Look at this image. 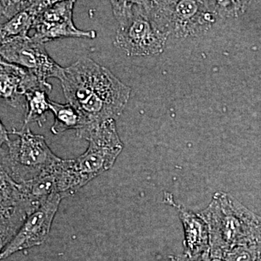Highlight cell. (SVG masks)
Returning <instances> with one entry per match:
<instances>
[{
	"mask_svg": "<svg viewBox=\"0 0 261 261\" xmlns=\"http://www.w3.org/2000/svg\"><path fill=\"white\" fill-rule=\"evenodd\" d=\"M60 81L65 99L88 123L80 138L103 122L116 120L132 92L111 70L87 57L64 68Z\"/></svg>",
	"mask_w": 261,
	"mask_h": 261,
	"instance_id": "1",
	"label": "cell"
},
{
	"mask_svg": "<svg viewBox=\"0 0 261 261\" xmlns=\"http://www.w3.org/2000/svg\"><path fill=\"white\" fill-rule=\"evenodd\" d=\"M210 235L211 258L224 259L232 249L261 242V216L226 192H216L200 212Z\"/></svg>",
	"mask_w": 261,
	"mask_h": 261,
	"instance_id": "2",
	"label": "cell"
},
{
	"mask_svg": "<svg viewBox=\"0 0 261 261\" xmlns=\"http://www.w3.org/2000/svg\"><path fill=\"white\" fill-rule=\"evenodd\" d=\"M82 138L89 142L87 151L76 159H62L55 168L58 192L62 197L73 195L109 170L123 148L115 120L103 122Z\"/></svg>",
	"mask_w": 261,
	"mask_h": 261,
	"instance_id": "3",
	"label": "cell"
},
{
	"mask_svg": "<svg viewBox=\"0 0 261 261\" xmlns=\"http://www.w3.org/2000/svg\"><path fill=\"white\" fill-rule=\"evenodd\" d=\"M118 22L114 45L129 56L159 54L166 42L160 25V4L150 2L111 1Z\"/></svg>",
	"mask_w": 261,
	"mask_h": 261,
	"instance_id": "4",
	"label": "cell"
},
{
	"mask_svg": "<svg viewBox=\"0 0 261 261\" xmlns=\"http://www.w3.org/2000/svg\"><path fill=\"white\" fill-rule=\"evenodd\" d=\"M10 133L18 138L8 137L1 142V170L18 183L31 181L53 169L61 160L46 143L42 135H35L24 125L20 130Z\"/></svg>",
	"mask_w": 261,
	"mask_h": 261,
	"instance_id": "5",
	"label": "cell"
},
{
	"mask_svg": "<svg viewBox=\"0 0 261 261\" xmlns=\"http://www.w3.org/2000/svg\"><path fill=\"white\" fill-rule=\"evenodd\" d=\"M2 59L25 68L42 82L47 79L61 80L64 68L48 54L44 44L33 40L32 37H17L1 44Z\"/></svg>",
	"mask_w": 261,
	"mask_h": 261,
	"instance_id": "6",
	"label": "cell"
},
{
	"mask_svg": "<svg viewBox=\"0 0 261 261\" xmlns=\"http://www.w3.org/2000/svg\"><path fill=\"white\" fill-rule=\"evenodd\" d=\"M74 1H56L39 15L32 29L33 40L42 44L63 38L95 39V31L77 29L73 23Z\"/></svg>",
	"mask_w": 261,
	"mask_h": 261,
	"instance_id": "7",
	"label": "cell"
},
{
	"mask_svg": "<svg viewBox=\"0 0 261 261\" xmlns=\"http://www.w3.org/2000/svg\"><path fill=\"white\" fill-rule=\"evenodd\" d=\"M37 209L27 198L20 183L1 170V248L13 240Z\"/></svg>",
	"mask_w": 261,
	"mask_h": 261,
	"instance_id": "8",
	"label": "cell"
},
{
	"mask_svg": "<svg viewBox=\"0 0 261 261\" xmlns=\"http://www.w3.org/2000/svg\"><path fill=\"white\" fill-rule=\"evenodd\" d=\"M62 197L57 192L53 194L29 216L13 240L3 249L1 259L6 258L20 250L37 246L47 240Z\"/></svg>",
	"mask_w": 261,
	"mask_h": 261,
	"instance_id": "9",
	"label": "cell"
},
{
	"mask_svg": "<svg viewBox=\"0 0 261 261\" xmlns=\"http://www.w3.org/2000/svg\"><path fill=\"white\" fill-rule=\"evenodd\" d=\"M0 81L2 99L14 108L25 107L21 98L30 91L44 89L51 92L53 89L50 84L42 82L29 70L3 59L0 62Z\"/></svg>",
	"mask_w": 261,
	"mask_h": 261,
	"instance_id": "10",
	"label": "cell"
},
{
	"mask_svg": "<svg viewBox=\"0 0 261 261\" xmlns=\"http://www.w3.org/2000/svg\"><path fill=\"white\" fill-rule=\"evenodd\" d=\"M171 205L178 211L184 227L185 255L194 257H211L210 235L208 228L200 215L195 214L184 206L178 205L174 200Z\"/></svg>",
	"mask_w": 261,
	"mask_h": 261,
	"instance_id": "11",
	"label": "cell"
},
{
	"mask_svg": "<svg viewBox=\"0 0 261 261\" xmlns=\"http://www.w3.org/2000/svg\"><path fill=\"white\" fill-rule=\"evenodd\" d=\"M56 1H32L30 5L6 23L1 24V44L17 37H28L39 15Z\"/></svg>",
	"mask_w": 261,
	"mask_h": 261,
	"instance_id": "12",
	"label": "cell"
},
{
	"mask_svg": "<svg viewBox=\"0 0 261 261\" xmlns=\"http://www.w3.org/2000/svg\"><path fill=\"white\" fill-rule=\"evenodd\" d=\"M50 111L55 116L51 130L54 135H59L68 130H76L79 137L89 129L88 123L83 116L70 103L49 102Z\"/></svg>",
	"mask_w": 261,
	"mask_h": 261,
	"instance_id": "13",
	"label": "cell"
},
{
	"mask_svg": "<svg viewBox=\"0 0 261 261\" xmlns=\"http://www.w3.org/2000/svg\"><path fill=\"white\" fill-rule=\"evenodd\" d=\"M47 89H37L30 91L25 95V116L24 125L35 122L42 126L47 120V113L50 111Z\"/></svg>",
	"mask_w": 261,
	"mask_h": 261,
	"instance_id": "14",
	"label": "cell"
},
{
	"mask_svg": "<svg viewBox=\"0 0 261 261\" xmlns=\"http://www.w3.org/2000/svg\"><path fill=\"white\" fill-rule=\"evenodd\" d=\"M260 245L261 242L253 245L235 247L225 255L224 260V261H255Z\"/></svg>",
	"mask_w": 261,
	"mask_h": 261,
	"instance_id": "15",
	"label": "cell"
},
{
	"mask_svg": "<svg viewBox=\"0 0 261 261\" xmlns=\"http://www.w3.org/2000/svg\"><path fill=\"white\" fill-rule=\"evenodd\" d=\"M32 1H1V24L8 22L27 8Z\"/></svg>",
	"mask_w": 261,
	"mask_h": 261,
	"instance_id": "16",
	"label": "cell"
},
{
	"mask_svg": "<svg viewBox=\"0 0 261 261\" xmlns=\"http://www.w3.org/2000/svg\"><path fill=\"white\" fill-rule=\"evenodd\" d=\"M211 257L200 256V257H189L187 255H178V256H173L171 257V261H210Z\"/></svg>",
	"mask_w": 261,
	"mask_h": 261,
	"instance_id": "17",
	"label": "cell"
}]
</instances>
